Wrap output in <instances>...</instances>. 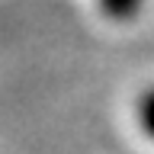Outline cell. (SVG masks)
I'll use <instances>...</instances> for the list:
<instances>
[{
    "label": "cell",
    "mask_w": 154,
    "mask_h": 154,
    "mask_svg": "<svg viewBox=\"0 0 154 154\" xmlns=\"http://www.w3.org/2000/svg\"><path fill=\"white\" fill-rule=\"evenodd\" d=\"M138 3H141V0H103V7H106V13H109V16H132L135 10H138Z\"/></svg>",
    "instance_id": "6da1fadb"
},
{
    "label": "cell",
    "mask_w": 154,
    "mask_h": 154,
    "mask_svg": "<svg viewBox=\"0 0 154 154\" xmlns=\"http://www.w3.org/2000/svg\"><path fill=\"white\" fill-rule=\"evenodd\" d=\"M141 122H144V128H148V135H154V93L144 100V106H141Z\"/></svg>",
    "instance_id": "7a4b0ae2"
}]
</instances>
